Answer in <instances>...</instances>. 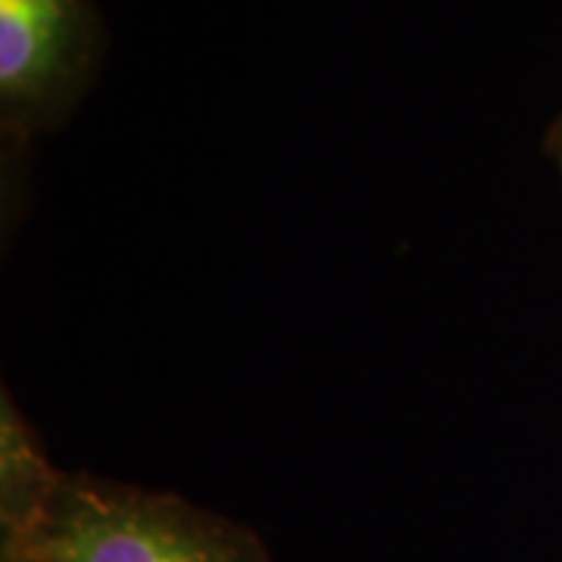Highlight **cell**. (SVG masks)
<instances>
[{
	"mask_svg": "<svg viewBox=\"0 0 562 562\" xmlns=\"http://www.w3.org/2000/svg\"><path fill=\"white\" fill-rule=\"evenodd\" d=\"M29 547L38 562H272L250 525L88 472H63Z\"/></svg>",
	"mask_w": 562,
	"mask_h": 562,
	"instance_id": "cell-1",
	"label": "cell"
},
{
	"mask_svg": "<svg viewBox=\"0 0 562 562\" xmlns=\"http://www.w3.org/2000/svg\"><path fill=\"white\" fill-rule=\"evenodd\" d=\"M0 562H38V557L29 543H16V547H0Z\"/></svg>",
	"mask_w": 562,
	"mask_h": 562,
	"instance_id": "cell-4",
	"label": "cell"
},
{
	"mask_svg": "<svg viewBox=\"0 0 562 562\" xmlns=\"http://www.w3.org/2000/svg\"><path fill=\"white\" fill-rule=\"evenodd\" d=\"M63 472L47 460L38 431L16 401L0 397V547L29 543L60 487Z\"/></svg>",
	"mask_w": 562,
	"mask_h": 562,
	"instance_id": "cell-3",
	"label": "cell"
},
{
	"mask_svg": "<svg viewBox=\"0 0 562 562\" xmlns=\"http://www.w3.org/2000/svg\"><path fill=\"white\" fill-rule=\"evenodd\" d=\"M103 57L91 0H0V125L22 140L60 128Z\"/></svg>",
	"mask_w": 562,
	"mask_h": 562,
	"instance_id": "cell-2",
	"label": "cell"
},
{
	"mask_svg": "<svg viewBox=\"0 0 562 562\" xmlns=\"http://www.w3.org/2000/svg\"><path fill=\"white\" fill-rule=\"evenodd\" d=\"M550 150H553V157L560 162V172H562V116L560 122L553 125V135H550Z\"/></svg>",
	"mask_w": 562,
	"mask_h": 562,
	"instance_id": "cell-5",
	"label": "cell"
}]
</instances>
